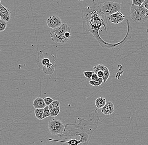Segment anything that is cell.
I'll list each match as a JSON object with an SVG mask.
<instances>
[{
	"mask_svg": "<svg viewBox=\"0 0 148 145\" xmlns=\"http://www.w3.org/2000/svg\"><path fill=\"white\" fill-rule=\"evenodd\" d=\"M99 78L98 76L97 75L96 73H93L92 74V77H91V80L92 81H95L97 80Z\"/></svg>",
	"mask_w": 148,
	"mask_h": 145,
	"instance_id": "4316f807",
	"label": "cell"
},
{
	"mask_svg": "<svg viewBox=\"0 0 148 145\" xmlns=\"http://www.w3.org/2000/svg\"><path fill=\"white\" fill-rule=\"evenodd\" d=\"M70 30L71 29L67 24L62 23L59 27L51 30L50 34L52 40L57 43H65L69 40L65 37V33Z\"/></svg>",
	"mask_w": 148,
	"mask_h": 145,
	"instance_id": "3957f363",
	"label": "cell"
},
{
	"mask_svg": "<svg viewBox=\"0 0 148 145\" xmlns=\"http://www.w3.org/2000/svg\"><path fill=\"white\" fill-rule=\"evenodd\" d=\"M56 58L54 55L50 53H45L40 55L37 60V64L40 68H42L50 64L55 65Z\"/></svg>",
	"mask_w": 148,
	"mask_h": 145,
	"instance_id": "52a82bcc",
	"label": "cell"
},
{
	"mask_svg": "<svg viewBox=\"0 0 148 145\" xmlns=\"http://www.w3.org/2000/svg\"><path fill=\"white\" fill-rule=\"evenodd\" d=\"M144 0H133L132 4L135 6H141L142 5Z\"/></svg>",
	"mask_w": 148,
	"mask_h": 145,
	"instance_id": "484cf974",
	"label": "cell"
},
{
	"mask_svg": "<svg viewBox=\"0 0 148 145\" xmlns=\"http://www.w3.org/2000/svg\"><path fill=\"white\" fill-rule=\"evenodd\" d=\"M130 1H133V0H130Z\"/></svg>",
	"mask_w": 148,
	"mask_h": 145,
	"instance_id": "4dcf8cb0",
	"label": "cell"
},
{
	"mask_svg": "<svg viewBox=\"0 0 148 145\" xmlns=\"http://www.w3.org/2000/svg\"><path fill=\"white\" fill-rule=\"evenodd\" d=\"M48 140L51 141H55V142H61V143H67L69 145H78L81 144V142L76 139L73 138L69 140L68 141L65 140H55L53 139H48Z\"/></svg>",
	"mask_w": 148,
	"mask_h": 145,
	"instance_id": "4fadbf2b",
	"label": "cell"
},
{
	"mask_svg": "<svg viewBox=\"0 0 148 145\" xmlns=\"http://www.w3.org/2000/svg\"><path fill=\"white\" fill-rule=\"evenodd\" d=\"M104 82L103 79L102 78H99L97 80L95 81H90L89 82V83L91 86L93 87H98L102 85V83Z\"/></svg>",
	"mask_w": 148,
	"mask_h": 145,
	"instance_id": "e0dca14e",
	"label": "cell"
},
{
	"mask_svg": "<svg viewBox=\"0 0 148 145\" xmlns=\"http://www.w3.org/2000/svg\"><path fill=\"white\" fill-rule=\"evenodd\" d=\"M94 72H91V71H85L83 72V74L87 79H91L92 77V74Z\"/></svg>",
	"mask_w": 148,
	"mask_h": 145,
	"instance_id": "d4e9b609",
	"label": "cell"
},
{
	"mask_svg": "<svg viewBox=\"0 0 148 145\" xmlns=\"http://www.w3.org/2000/svg\"><path fill=\"white\" fill-rule=\"evenodd\" d=\"M77 124H70L65 125V130L62 134L58 135L61 139H78L83 145H88L94 131L98 126L100 117L97 110H94L89 115L86 119L78 118Z\"/></svg>",
	"mask_w": 148,
	"mask_h": 145,
	"instance_id": "7a4b0ae2",
	"label": "cell"
},
{
	"mask_svg": "<svg viewBox=\"0 0 148 145\" xmlns=\"http://www.w3.org/2000/svg\"><path fill=\"white\" fill-rule=\"evenodd\" d=\"M44 100L46 106H49L54 101L53 99L50 97H46V98H44Z\"/></svg>",
	"mask_w": 148,
	"mask_h": 145,
	"instance_id": "cb8c5ba5",
	"label": "cell"
},
{
	"mask_svg": "<svg viewBox=\"0 0 148 145\" xmlns=\"http://www.w3.org/2000/svg\"><path fill=\"white\" fill-rule=\"evenodd\" d=\"M44 109H37L35 110V115L36 117L39 120H43Z\"/></svg>",
	"mask_w": 148,
	"mask_h": 145,
	"instance_id": "2e32d148",
	"label": "cell"
},
{
	"mask_svg": "<svg viewBox=\"0 0 148 145\" xmlns=\"http://www.w3.org/2000/svg\"><path fill=\"white\" fill-rule=\"evenodd\" d=\"M104 76H103L102 78H103V81H104V83H105L106 81H107V80L109 79V77H110V72L109 69L106 67L105 71H104Z\"/></svg>",
	"mask_w": 148,
	"mask_h": 145,
	"instance_id": "ffe728a7",
	"label": "cell"
},
{
	"mask_svg": "<svg viewBox=\"0 0 148 145\" xmlns=\"http://www.w3.org/2000/svg\"><path fill=\"white\" fill-rule=\"evenodd\" d=\"M60 107L59 106V107L56 108L52 111L51 112L50 116L51 117H56L59 115V113H60Z\"/></svg>",
	"mask_w": 148,
	"mask_h": 145,
	"instance_id": "603a6c76",
	"label": "cell"
},
{
	"mask_svg": "<svg viewBox=\"0 0 148 145\" xmlns=\"http://www.w3.org/2000/svg\"><path fill=\"white\" fill-rule=\"evenodd\" d=\"M107 16L101 10V3L93 0L91 4L83 10L81 12L83 28L84 30L89 31L96 38L100 45L103 48L119 51L124 47L127 41L132 36V27L130 22L127 19V32L126 36L120 42L117 43H110L102 39L100 35V31L102 27L106 33L108 19Z\"/></svg>",
	"mask_w": 148,
	"mask_h": 145,
	"instance_id": "6da1fadb",
	"label": "cell"
},
{
	"mask_svg": "<svg viewBox=\"0 0 148 145\" xmlns=\"http://www.w3.org/2000/svg\"><path fill=\"white\" fill-rule=\"evenodd\" d=\"M48 127L51 134L58 136L64 132L65 125L60 119H53L48 122Z\"/></svg>",
	"mask_w": 148,
	"mask_h": 145,
	"instance_id": "5b68a950",
	"label": "cell"
},
{
	"mask_svg": "<svg viewBox=\"0 0 148 145\" xmlns=\"http://www.w3.org/2000/svg\"><path fill=\"white\" fill-rule=\"evenodd\" d=\"M126 18V16L122 13L119 11L108 16V19L112 23L118 24L122 22Z\"/></svg>",
	"mask_w": 148,
	"mask_h": 145,
	"instance_id": "9c48e42d",
	"label": "cell"
},
{
	"mask_svg": "<svg viewBox=\"0 0 148 145\" xmlns=\"http://www.w3.org/2000/svg\"><path fill=\"white\" fill-rule=\"evenodd\" d=\"M142 6L146 9L148 10V0H144V2L143 3Z\"/></svg>",
	"mask_w": 148,
	"mask_h": 145,
	"instance_id": "83f0119b",
	"label": "cell"
},
{
	"mask_svg": "<svg viewBox=\"0 0 148 145\" xmlns=\"http://www.w3.org/2000/svg\"><path fill=\"white\" fill-rule=\"evenodd\" d=\"M130 14V18L135 22L143 23L148 21V10L142 5L138 6L132 4Z\"/></svg>",
	"mask_w": 148,
	"mask_h": 145,
	"instance_id": "277c9868",
	"label": "cell"
},
{
	"mask_svg": "<svg viewBox=\"0 0 148 145\" xmlns=\"http://www.w3.org/2000/svg\"><path fill=\"white\" fill-rule=\"evenodd\" d=\"M115 108L113 103L108 102L101 109V112L106 115H110L114 113Z\"/></svg>",
	"mask_w": 148,
	"mask_h": 145,
	"instance_id": "8fae6325",
	"label": "cell"
},
{
	"mask_svg": "<svg viewBox=\"0 0 148 145\" xmlns=\"http://www.w3.org/2000/svg\"><path fill=\"white\" fill-rule=\"evenodd\" d=\"M106 68V67L104 66L102 64H99V65H96V66H94L93 67V71L94 73H97L99 71H103L104 72Z\"/></svg>",
	"mask_w": 148,
	"mask_h": 145,
	"instance_id": "ac0fdd59",
	"label": "cell"
},
{
	"mask_svg": "<svg viewBox=\"0 0 148 145\" xmlns=\"http://www.w3.org/2000/svg\"><path fill=\"white\" fill-rule=\"evenodd\" d=\"M96 74L99 78H102L103 76H104V72L103 71H99Z\"/></svg>",
	"mask_w": 148,
	"mask_h": 145,
	"instance_id": "f1b7e54d",
	"label": "cell"
},
{
	"mask_svg": "<svg viewBox=\"0 0 148 145\" xmlns=\"http://www.w3.org/2000/svg\"><path fill=\"white\" fill-rule=\"evenodd\" d=\"M0 17L1 18L8 22L11 18V12L8 9L0 4Z\"/></svg>",
	"mask_w": 148,
	"mask_h": 145,
	"instance_id": "30bf717a",
	"label": "cell"
},
{
	"mask_svg": "<svg viewBox=\"0 0 148 145\" xmlns=\"http://www.w3.org/2000/svg\"><path fill=\"white\" fill-rule=\"evenodd\" d=\"M7 22L5 20L0 19V31L2 32L6 29L7 27Z\"/></svg>",
	"mask_w": 148,
	"mask_h": 145,
	"instance_id": "44dd1931",
	"label": "cell"
},
{
	"mask_svg": "<svg viewBox=\"0 0 148 145\" xmlns=\"http://www.w3.org/2000/svg\"><path fill=\"white\" fill-rule=\"evenodd\" d=\"M106 102V99L102 96L95 100V107L98 109H102L105 105Z\"/></svg>",
	"mask_w": 148,
	"mask_h": 145,
	"instance_id": "5bb4252c",
	"label": "cell"
},
{
	"mask_svg": "<svg viewBox=\"0 0 148 145\" xmlns=\"http://www.w3.org/2000/svg\"><path fill=\"white\" fill-rule=\"evenodd\" d=\"M42 68L44 73L48 75H51L54 73L55 71L54 65L52 64H50L47 66H44Z\"/></svg>",
	"mask_w": 148,
	"mask_h": 145,
	"instance_id": "9a60e30c",
	"label": "cell"
},
{
	"mask_svg": "<svg viewBox=\"0 0 148 145\" xmlns=\"http://www.w3.org/2000/svg\"><path fill=\"white\" fill-rule=\"evenodd\" d=\"M51 116V112L49 110V107L46 106L45 108H44V115H43V119L47 118L48 117Z\"/></svg>",
	"mask_w": 148,
	"mask_h": 145,
	"instance_id": "7402d4cb",
	"label": "cell"
},
{
	"mask_svg": "<svg viewBox=\"0 0 148 145\" xmlns=\"http://www.w3.org/2000/svg\"><path fill=\"white\" fill-rule=\"evenodd\" d=\"M33 106L35 109H44L46 106L44 99L37 97L33 101Z\"/></svg>",
	"mask_w": 148,
	"mask_h": 145,
	"instance_id": "7c38bea8",
	"label": "cell"
},
{
	"mask_svg": "<svg viewBox=\"0 0 148 145\" xmlns=\"http://www.w3.org/2000/svg\"><path fill=\"white\" fill-rule=\"evenodd\" d=\"M121 6L118 3L106 1L101 3V10L107 16L121 11Z\"/></svg>",
	"mask_w": 148,
	"mask_h": 145,
	"instance_id": "8992f818",
	"label": "cell"
},
{
	"mask_svg": "<svg viewBox=\"0 0 148 145\" xmlns=\"http://www.w3.org/2000/svg\"><path fill=\"white\" fill-rule=\"evenodd\" d=\"M46 23L48 27L52 29L57 28L62 24V21L58 16H53L47 18Z\"/></svg>",
	"mask_w": 148,
	"mask_h": 145,
	"instance_id": "ba28073f",
	"label": "cell"
},
{
	"mask_svg": "<svg viewBox=\"0 0 148 145\" xmlns=\"http://www.w3.org/2000/svg\"><path fill=\"white\" fill-rule=\"evenodd\" d=\"M60 104V102L59 101L54 100V101L49 106H48L50 112H51L56 108L59 107Z\"/></svg>",
	"mask_w": 148,
	"mask_h": 145,
	"instance_id": "d6986e66",
	"label": "cell"
},
{
	"mask_svg": "<svg viewBox=\"0 0 148 145\" xmlns=\"http://www.w3.org/2000/svg\"><path fill=\"white\" fill-rule=\"evenodd\" d=\"M77 1H85V0H77Z\"/></svg>",
	"mask_w": 148,
	"mask_h": 145,
	"instance_id": "f546056e",
	"label": "cell"
}]
</instances>
